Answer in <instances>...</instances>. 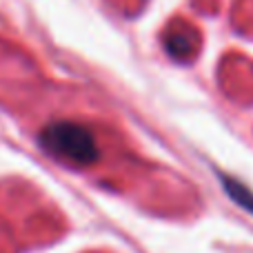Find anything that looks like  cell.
I'll list each match as a JSON object with an SVG mask.
<instances>
[{
	"instance_id": "cell-1",
	"label": "cell",
	"mask_w": 253,
	"mask_h": 253,
	"mask_svg": "<svg viewBox=\"0 0 253 253\" xmlns=\"http://www.w3.org/2000/svg\"><path fill=\"white\" fill-rule=\"evenodd\" d=\"M40 144L47 151H51L56 158L71 162V165H91L98 160V144L93 133L87 126L78 123H51L44 126L40 133Z\"/></svg>"
},
{
	"instance_id": "cell-2",
	"label": "cell",
	"mask_w": 253,
	"mask_h": 253,
	"mask_svg": "<svg viewBox=\"0 0 253 253\" xmlns=\"http://www.w3.org/2000/svg\"><path fill=\"white\" fill-rule=\"evenodd\" d=\"M224 187L229 189V193H231L233 198H236L240 205H245V207H249V209H253V196L247 189H242L238 182H233L231 178H224Z\"/></svg>"
}]
</instances>
